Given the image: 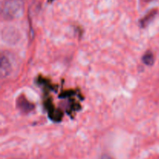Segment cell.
Masks as SVG:
<instances>
[{
	"mask_svg": "<svg viewBox=\"0 0 159 159\" xmlns=\"http://www.w3.org/2000/svg\"><path fill=\"white\" fill-rule=\"evenodd\" d=\"M144 1H146V2H148V1H150V0H144Z\"/></svg>",
	"mask_w": 159,
	"mask_h": 159,
	"instance_id": "7",
	"label": "cell"
},
{
	"mask_svg": "<svg viewBox=\"0 0 159 159\" xmlns=\"http://www.w3.org/2000/svg\"><path fill=\"white\" fill-rule=\"evenodd\" d=\"M23 11V5L20 0H7L2 6V15L8 20L19 18Z\"/></svg>",
	"mask_w": 159,
	"mask_h": 159,
	"instance_id": "1",
	"label": "cell"
},
{
	"mask_svg": "<svg viewBox=\"0 0 159 159\" xmlns=\"http://www.w3.org/2000/svg\"><path fill=\"white\" fill-rule=\"evenodd\" d=\"M143 62L147 65H152L155 62V57L151 51H148L144 54L142 57Z\"/></svg>",
	"mask_w": 159,
	"mask_h": 159,
	"instance_id": "5",
	"label": "cell"
},
{
	"mask_svg": "<svg viewBox=\"0 0 159 159\" xmlns=\"http://www.w3.org/2000/svg\"><path fill=\"white\" fill-rule=\"evenodd\" d=\"M101 159H113L111 158V157L108 156V155H104V156H102Z\"/></svg>",
	"mask_w": 159,
	"mask_h": 159,
	"instance_id": "6",
	"label": "cell"
},
{
	"mask_svg": "<svg viewBox=\"0 0 159 159\" xmlns=\"http://www.w3.org/2000/svg\"><path fill=\"white\" fill-rule=\"evenodd\" d=\"M11 71V65L9 63V60L6 58L5 56H2L1 59V69H0V73H1L2 78L6 77Z\"/></svg>",
	"mask_w": 159,
	"mask_h": 159,
	"instance_id": "2",
	"label": "cell"
},
{
	"mask_svg": "<svg viewBox=\"0 0 159 159\" xmlns=\"http://www.w3.org/2000/svg\"><path fill=\"white\" fill-rule=\"evenodd\" d=\"M18 106L21 110H23V111H30V110H32L33 107L31 105L30 102H28L26 99L24 98H20L19 99V102H18Z\"/></svg>",
	"mask_w": 159,
	"mask_h": 159,
	"instance_id": "4",
	"label": "cell"
},
{
	"mask_svg": "<svg viewBox=\"0 0 159 159\" xmlns=\"http://www.w3.org/2000/svg\"><path fill=\"white\" fill-rule=\"evenodd\" d=\"M155 15H156V10H152L150 11L148 13L146 14V15L144 16V18H143L141 21V26H142L143 27H145V26H147V25H148L149 23L153 20L154 17L155 16Z\"/></svg>",
	"mask_w": 159,
	"mask_h": 159,
	"instance_id": "3",
	"label": "cell"
}]
</instances>
